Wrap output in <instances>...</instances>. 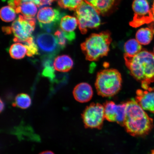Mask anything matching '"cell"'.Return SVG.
<instances>
[{"label":"cell","mask_w":154,"mask_h":154,"mask_svg":"<svg viewBox=\"0 0 154 154\" xmlns=\"http://www.w3.org/2000/svg\"><path fill=\"white\" fill-rule=\"evenodd\" d=\"M86 128L101 129L105 118L104 107L98 103H92L87 106L82 115Z\"/></svg>","instance_id":"7"},{"label":"cell","mask_w":154,"mask_h":154,"mask_svg":"<svg viewBox=\"0 0 154 154\" xmlns=\"http://www.w3.org/2000/svg\"><path fill=\"white\" fill-rule=\"evenodd\" d=\"M58 4L62 8L70 11L75 10L83 0H57Z\"/></svg>","instance_id":"24"},{"label":"cell","mask_w":154,"mask_h":154,"mask_svg":"<svg viewBox=\"0 0 154 154\" xmlns=\"http://www.w3.org/2000/svg\"><path fill=\"white\" fill-rule=\"evenodd\" d=\"M54 35L61 49H64L66 47L67 42L68 41L65 37L63 31L61 29L57 30L55 32Z\"/></svg>","instance_id":"25"},{"label":"cell","mask_w":154,"mask_h":154,"mask_svg":"<svg viewBox=\"0 0 154 154\" xmlns=\"http://www.w3.org/2000/svg\"><path fill=\"white\" fill-rule=\"evenodd\" d=\"M153 53L154 54V49H153Z\"/></svg>","instance_id":"33"},{"label":"cell","mask_w":154,"mask_h":154,"mask_svg":"<svg viewBox=\"0 0 154 154\" xmlns=\"http://www.w3.org/2000/svg\"><path fill=\"white\" fill-rule=\"evenodd\" d=\"M5 107V104L2 101V100H1V112H2V111L3 110V109H4Z\"/></svg>","instance_id":"29"},{"label":"cell","mask_w":154,"mask_h":154,"mask_svg":"<svg viewBox=\"0 0 154 154\" xmlns=\"http://www.w3.org/2000/svg\"><path fill=\"white\" fill-rule=\"evenodd\" d=\"M22 3L21 0H9L8 1L9 6L14 9L15 11L19 8Z\"/></svg>","instance_id":"26"},{"label":"cell","mask_w":154,"mask_h":154,"mask_svg":"<svg viewBox=\"0 0 154 154\" xmlns=\"http://www.w3.org/2000/svg\"><path fill=\"white\" fill-rule=\"evenodd\" d=\"M122 83V76L118 70L105 69L97 73L95 86L98 95L103 97H111L120 91Z\"/></svg>","instance_id":"4"},{"label":"cell","mask_w":154,"mask_h":154,"mask_svg":"<svg viewBox=\"0 0 154 154\" xmlns=\"http://www.w3.org/2000/svg\"><path fill=\"white\" fill-rule=\"evenodd\" d=\"M124 48L125 54L129 56H134L142 50V45L136 39L132 38L125 44Z\"/></svg>","instance_id":"20"},{"label":"cell","mask_w":154,"mask_h":154,"mask_svg":"<svg viewBox=\"0 0 154 154\" xmlns=\"http://www.w3.org/2000/svg\"><path fill=\"white\" fill-rule=\"evenodd\" d=\"M97 11L100 14H104L110 9L115 0H84Z\"/></svg>","instance_id":"15"},{"label":"cell","mask_w":154,"mask_h":154,"mask_svg":"<svg viewBox=\"0 0 154 154\" xmlns=\"http://www.w3.org/2000/svg\"><path fill=\"white\" fill-rule=\"evenodd\" d=\"M153 13H154V2L153 4V5L152 6V8L151 9Z\"/></svg>","instance_id":"30"},{"label":"cell","mask_w":154,"mask_h":154,"mask_svg":"<svg viewBox=\"0 0 154 154\" xmlns=\"http://www.w3.org/2000/svg\"><path fill=\"white\" fill-rule=\"evenodd\" d=\"M65 15V13H61L58 9L50 7H43L38 11L37 19L38 24L58 25L61 18Z\"/></svg>","instance_id":"11"},{"label":"cell","mask_w":154,"mask_h":154,"mask_svg":"<svg viewBox=\"0 0 154 154\" xmlns=\"http://www.w3.org/2000/svg\"><path fill=\"white\" fill-rule=\"evenodd\" d=\"M73 95L77 101L80 103H87L92 99L93 90L91 85L87 83H81L75 87Z\"/></svg>","instance_id":"13"},{"label":"cell","mask_w":154,"mask_h":154,"mask_svg":"<svg viewBox=\"0 0 154 154\" xmlns=\"http://www.w3.org/2000/svg\"><path fill=\"white\" fill-rule=\"evenodd\" d=\"M152 22H153L154 24V13H153V19Z\"/></svg>","instance_id":"32"},{"label":"cell","mask_w":154,"mask_h":154,"mask_svg":"<svg viewBox=\"0 0 154 154\" xmlns=\"http://www.w3.org/2000/svg\"><path fill=\"white\" fill-rule=\"evenodd\" d=\"M23 43L26 46L27 50L26 53L27 56L32 57L38 54V48L32 36Z\"/></svg>","instance_id":"23"},{"label":"cell","mask_w":154,"mask_h":154,"mask_svg":"<svg viewBox=\"0 0 154 154\" xmlns=\"http://www.w3.org/2000/svg\"><path fill=\"white\" fill-rule=\"evenodd\" d=\"M132 9L134 16L130 23V26L137 28L152 22L153 13L147 0H134L133 3Z\"/></svg>","instance_id":"9"},{"label":"cell","mask_w":154,"mask_h":154,"mask_svg":"<svg viewBox=\"0 0 154 154\" xmlns=\"http://www.w3.org/2000/svg\"><path fill=\"white\" fill-rule=\"evenodd\" d=\"M9 51L10 55L13 58L20 59L25 57L26 54L27 50L24 44L17 42L11 46Z\"/></svg>","instance_id":"19"},{"label":"cell","mask_w":154,"mask_h":154,"mask_svg":"<svg viewBox=\"0 0 154 154\" xmlns=\"http://www.w3.org/2000/svg\"><path fill=\"white\" fill-rule=\"evenodd\" d=\"M39 154H55L53 152L47 151L42 152Z\"/></svg>","instance_id":"28"},{"label":"cell","mask_w":154,"mask_h":154,"mask_svg":"<svg viewBox=\"0 0 154 154\" xmlns=\"http://www.w3.org/2000/svg\"><path fill=\"white\" fill-rule=\"evenodd\" d=\"M36 20L34 17L19 15L11 25V31L14 36L13 41L22 43L26 42L32 36Z\"/></svg>","instance_id":"6"},{"label":"cell","mask_w":154,"mask_h":154,"mask_svg":"<svg viewBox=\"0 0 154 154\" xmlns=\"http://www.w3.org/2000/svg\"><path fill=\"white\" fill-rule=\"evenodd\" d=\"M149 154H154V149L152 150L151 153Z\"/></svg>","instance_id":"31"},{"label":"cell","mask_w":154,"mask_h":154,"mask_svg":"<svg viewBox=\"0 0 154 154\" xmlns=\"http://www.w3.org/2000/svg\"><path fill=\"white\" fill-rule=\"evenodd\" d=\"M74 65L72 59L69 56L63 55L56 58L53 63L54 68L60 72H67L72 69Z\"/></svg>","instance_id":"14"},{"label":"cell","mask_w":154,"mask_h":154,"mask_svg":"<svg viewBox=\"0 0 154 154\" xmlns=\"http://www.w3.org/2000/svg\"><path fill=\"white\" fill-rule=\"evenodd\" d=\"M37 8L32 2H23L15 11L17 13H21L24 16L33 18L37 13Z\"/></svg>","instance_id":"18"},{"label":"cell","mask_w":154,"mask_h":154,"mask_svg":"<svg viewBox=\"0 0 154 154\" xmlns=\"http://www.w3.org/2000/svg\"><path fill=\"white\" fill-rule=\"evenodd\" d=\"M32 100L27 94L21 93L18 94L15 97L14 103L13 106L19 108L26 109L31 105Z\"/></svg>","instance_id":"21"},{"label":"cell","mask_w":154,"mask_h":154,"mask_svg":"<svg viewBox=\"0 0 154 154\" xmlns=\"http://www.w3.org/2000/svg\"><path fill=\"white\" fill-rule=\"evenodd\" d=\"M154 33V31L151 28H142L137 32L136 39L141 45H147L152 40Z\"/></svg>","instance_id":"17"},{"label":"cell","mask_w":154,"mask_h":154,"mask_svg":"<svg viewBox=\"0 0 154 154\" xmlns=\"http://www.w3.org/2000/svg\"><path fill=\"white\" fill-rule=\"evenodd\" d=\"M136 100L144 110L154 114V91L138 90Z\"/></svg>","instance_id":"12"},{"label":"cell","mask_w":154,"mask_h":154,"mask_svg":"<svg viewBox=\"0 0 154 154\" xmlns=\"http://www.w3.org/2000/svg\"><path fill=\"white\" fill-rule=\"evenodd\" d=\"M75 11L79 28L82 34H86L88 29L97 28L100 25L99 13L84 0Z\"/></svg>","instance_id":"5"},{"label":"cell","mask_w":154,"mask_h":154,"mask_svg":"<svg viewBox=\"0 0 154 154\" xmlns=\"http://www.w3.org/2000/svg\"><path fill=\"white\" fill-rule=\"evenodd\" d=\"M124 58L131 75L141 82L144 89L149 90V84L154 81V54L143 50L134 56L125 54Z\"/></svg>","instance_id":"2"},{"label":"cell","mask_w":154,"mask_h":154,"mask_svg":"<svg viewBox=\"0 0 154 154\" xmlns=\"http://www.w3.org/2000/svg\"><path fill=\"white\" fill-rule=\"evenodd\" d=\"M32 2H33L35 4L40 8L41 7L42 0H32Z\"/></svg>","instance_id":"27"},{"label":"cell","mask_w":154,"mask_h":154,"mask_svg":"<svg viewBox=\"0 0 154 154\" xmlns=\"http://www.w3.org/2000/svg\"><path fill=\"white\" fill-rule=\"evenodd\" d=\"M35 41L42 54V58L54 59L61 49L55 36L49 32L38 34L36 36Z\"/></svg>","instance_id":"8"},{"label":"cell","mask_w":154,"mask_h":154,"mask_svg":"<svg viewBox=\"0 0 154 154\" xmlns=\"http://www.w3.org/2000/svg\"><path fill=\"white\" fill-rule=\"evenodd\" d=\"M60 28L63 31L68 33L75 32L78 25V19L75 17L66 15L61 18L60 22Z\"/></svg>","instance_id":"16"},{"label":"cell","mask_w":154,"mask_h":154,"mask_svg":"<svg viewBox=\"0 0 154 154\" xmlns=\"http://www.w3.org/2000/svg\"><path fill=\"white\" fill-rule=\"evenodd\" d=\"M124 126L126 132L134 137L147 135L153 128V119L148 115L136 100L126 102Z\"/></svg>","instance_id":"1"},{"label":"cell","mask_w":154,"mask_h":154,"mask_svg":"<svg viewBox=\"0 0 154 154\" xmlns=\"http://www.w3.org/2000/svg\"><path fill=\"white\" fill-rule=\"evenodd\" d=\"M111 42L110 32H102L91 34L81 44V48L87 60L96 61L108 55Z\"/></svg>","instance_id":"3"},{"label":"cell","mask_w":154,"mask_h":154,"mask_svg":"<svg viewBox=\"0 0 154 154\" xmlns=\"http://www.w3.org/2000/svg\"><path fill=\"white\" fill-rule=\"evenodd\" d=\"M16 11L10 6L2 8L0 11L2 20L5 22H9L14 20L16 18Z\"/></svg>","instance_id":"22"},{"label":"cell","mask_w":154,"mask_h":154,"mask_svg":"<svg viewBox=\"0 0 154 154\" xmlns=\"http://www.w3.org/2000/svg\"><path fill=\"white\" fill-rule=\"evenodd\" d=\"M103 106L106 120L109 122H116L124 126L126 114V103L116 104L112 101H106Z\"/></svg>","instance_id":"10"}]
</instances>
